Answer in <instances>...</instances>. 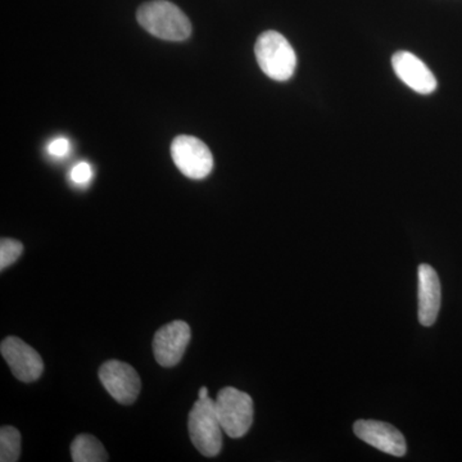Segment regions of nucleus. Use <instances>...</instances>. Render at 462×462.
Instances as JSON below:
<instances>
[{
    "instance_id": "f03ea898",
    "label": "nucleus",
    "mask_w": 462,
    "mask_h": 462,
    "mask_svg": "<svg viewBox=\"0 0 462 462\" xmlns=\"http://www.w3.org/2000/svg\"><path fill=\"white\" fill-rule=\"evenodd\" d=\"M258 66L275 81H287L294 75L297 56L291 42L276 32L261 33L254 47Z\"/></svg>"
},
{
    "instance_id": "9b49d317",
    "label": "nucleus",
    "mask_w": 462,
    "mask_h": 462,
    "mask_svg": "<svg viewBox=\"0 0 462 462\" xmlns=\"http://www.w3.org/2000/svg\"><path fill=\"white\" fill-rule=\"evenodd\" d=\"M419 321L424 327L436 322L442 300V291L438 273L430 264L419 266Z\"/></svg>"
},
{
    "instance_id": "39448f33",
    "label": "nucleus",
    "mask_w": 462,
    "mask_h": 462,
    "mask_svg": "<svg viewBox=\"0 0 462 462\" xmlns=\"http://www.w3.org/2000/svg\"><path fill=\"white\" fill-rule=\"evenodd\" d=\"M171 156L182 175L193 180H202L214 169L211 151L196 136H176L171 144Z\"/></svg>"
},
{
    "instance_id": "1a4fd4ad",
    "label": "nucleus",
    "mask_w": 462,
    "mask_h": 462,
    "mask_svg": "<svg viewBox=\"0 0 462 462\" xmlns=\"http://www.w3.org/2000/svg\"><path fill=\"white\" fill-rule=\"evenodd\" d=\"M356 436L367 445L375 447L379 451L401 457L406 454V440L393 425L376 420H358L355 422Z\"/></svg>"
},
{
    "instance_id": "423d86ee",
    "label": "nucleus",
    "mask_w": 462,
    "mask_h": 462,
    "mask_svg": "<svg viewBox=\"0 0 462 462\" xmlns=\"http://www.w3.org/2000/svg\"><path fill=\"white\" fill-rule=\"evenodd\" d=\"M99 379L117 402L132 404L141 393V378L132 365L108 361L100 367Z\"/></svg>"
},
{
    "instance_id": "2eb2a0df",
    "label": "nucleus",
    "mask_w": 462,
    "mask_h": 462,
    "mask_svg": "<svg viewBox=\"0 0 462 462\" xmlns=\"http://www.w3.org/2000/svg\"><path fill=\"white\" fill-rule=\"evenodd\" d=\"M69 176H71V180L74 181L75 184L84 185L89 182L91 178H93V170H91L89 163L80 162L71 170Z\"/></svg>"
},
{
    "instance_id": "0eeeda50",
    "label": "nucleus",
    "mask_w": 462,
    "mask_h": 462,
    "mask_svg": "<svg viewBox=\"0 0 462 462\" xmlns=\"http://www.w3.org/2000/svg\"><path fill=\"white\" fill-rule=\"evenodd\" d=\"M190 339V327L185 321H172L161 328L153 339L157 363L163 367H172L180 363Z\"/></svg>"
},
{
    "instance_id": "20e7f679",
    "label": "nucleus",
    "mask_w": 462,
    "mask_h": 462,
    "mask_svg": "<svg viewBox=\"0 0 462 462\" xmlns=\"http://www.w3.org/2000/svg\"><path fill=\"white\" fill-rule=\"evenodd\" d=\"M215 404L225 433L231 438L245 437L254 422L251 396L239 389L226 387L218 392Z\"/></svg>"
},
{
    "instance_id": "dca6fc26",
    "label": "nucleus",
    "mask_w": 462,
    "mask_h": 462,
    "mask_svg": "<svg viewBox=\"0 0 462 462\" xmlns=\"http://www.w3.org/2000/svg\"><path fill=\"white\" fill-rule=\"evenodd\" d=\"M69 147L71 144H69V139L56 138L48 144V153L53 157L62 158L69 154Z\"/></svg>"
},
{
    "instance_id": "f3484780",
    "label": "nucleus",
    "mask_w": 462,
    "mask_h": 462,
    "mask_svg": "<svg viewBox=\"0 0 462 462\" xmlns=\"http://www.w3.org/2000/svg\"><path fill=\"white\" fill-rule=\"evenodd\" d=\"M207 398H209L208 396V389L207 387H202L199 389V400H207Z\"/></svg>"
},
{
    "instance_id": "ddd939ff",
    "label": "nucleus",
    "mask_w": 462,
    "mask_h": 462,
    "mask_svg": "<svg viewBox=\"0 0 462 462\" xmlns=\"http://www.w3.org/2000/svg\"><path fill=\"white\" fill-rule=\"evenodd\" d=\"M21 455V434L14 427L0 430V461L16 462Z\"/></svg>"
},
{
    "instance_id": "f8f14e48",
    "label": "nucleus",
    "mask_w": 462,
    "mask_h": 462,
    "mask_svg": "<svg viewBox=\"0 0 462 462\" xmlns=\"http://www.w3.org/2000/svg\"><path fill=\"white\" fill-rule=\"evenodd\" d=\"M71 456L75 462L108 461L105 447L100 440L90 434H80L75 438L71 445Z\"/></svg>"
},
{
    "instance_id": "f257e3e1",
    "label": "nucleus",
    "mask_w": 462,
    "mask_h": 462,
    "mask_svg": "<svg viewBox=\"0 0 462 462\" xmlns=\"http://www.w3.org/2000/svg\"><path fill=\"white\" fill-rule=\"evenodd\" d=\"M136 18L143 29L162 41H187L191 33V23L187 14L166 0L145 3L138 9Z\"/></svg>"
},
{
    "instance_id": "9d476101",
    "label": "nucleus",
    "mask_w": 462,
    "mask_h": 462,
    "mask_svg": "<svg viewBox=\"0 0 462 462\" xmlns=\"http://www.w3.org/2000/svg\"><path fill=\"white\" fill-rule=\"evenodd\" d=\"M397 78L416 93L428 96L437 89V79L420 58L410 51H397L392 58Z\"/></svg>"
},
{
    "instance_id": "6e6552de",
    "label": "nucleus",
    "mask_w": 462,
    "mask_h": 462,
    "mask_svg": "<svg viewBox=\"0 0 462 462\" xmlns=\"http://www.w3.org/2000/svg\"><path fill=\"white\" fill-rule=\"evenodd\" d=\"M0 351L11 367L12 374L21 382H35L44 372L41 355L16 337H8L3 340Z\"/></svg>"
},
{
    "instance_id": "7ed1b4c3",
    "label": "nucleus",
    "mask_w": 462,
    "mask_h": 462,
    "mask_svg": "<svg viewBox=\"0 0 462 462\" xmlns=\"http://www.w3.org/2000/svg\"><path fill=\"white\" fill-rule=\"evenodd\" d=\"M188 430L194 447L206 457H215L223 448V425L211 397L199 400L189 412Z\"/></svg>"
},
{
    "instance_id": "4468645a",
    "label": "nucleus",
    "mask_w": 462,
    "mask_h": 462,
    "mask_svg": "<svg viewBox=\"0 0 462 462\" xmlns=\"http://www.w3.org/2000/svg\"><path fill=\"white\" fill-rule=\"evenodd\" d=\"M23 252V243L14 239H2L0 242V269H7L12 263H16Z\"/></svg>"
}]
</instances>
